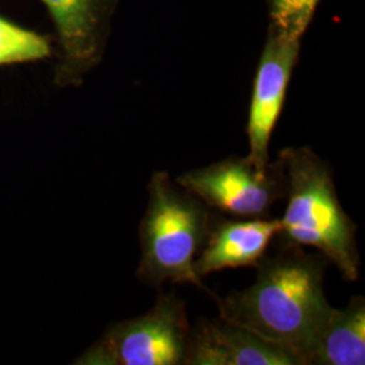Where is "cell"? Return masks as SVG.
<instances>
[{"label":"cell","instance_id":"1","mask_svg":"<svg viewBox=\"0 0 365 365\" xmlns=\"http://www.w3.org/2000/svg\"><path fill=\"white\" fill-rule=\"evenodd\" d=\"M329 261L299 247H279L255 267L250 287L217 300L220 317L280 344L309 365L315 341L333 307L324 291Z\"/></svg>","mask_w":365,"mask_h":365},{"label":"cell","instance_id":"2","mask_svg":"<svg viewBox=\"0 0 365 365\" xmlns=\"http://www.w3.org/2000/svg\"><path fill=\"white\" fill-rule=\"evenodd\" d=\"M277 158L286 173L287 197L279 247L317 249L345 280H359L357 227L341 206L329 164L309 146L284 148Z\"/></svg>","mask_w":365,"mask_h":365},{"label":"cell","instance_id":"3","mask_svg":"<svg viewBox=\"0 0 365 365\" xmlns=\"http://www.w3.org/2000/svg\"><path fill=\"white\" fill-rule=\"evenodd\" d=\"M148 194L140 226L138 277L153 287L170 282L192 284L210 294L195 272L196 257L212 223L209 207L172 182L165 170L152 175Z\"/></svg>","mask_w":365,"mask_h":365},{"label":"cell","instance_id":"4","mask_svg":"<svg viewBox=\"0 0 365 365\" xmlns=\"http://www.w3.org/2000/svg\"><path fill=\"white\" fill-rule=\"evenodd\" d=\"M187 306L160 294L149 312L111 327L78 357L86 365H180L190 334Z\"/></svg>","mask_w":365,"mask_h":365},{"label":"cell","instance_id":"5","mask_svg":"<svg viewBox=\"0 0 365 365\" xmlns=\"http://www.w3.org/2000/svg\"><path fill=\"white\" fill-rule=\"evenodd\" d=\"M175 182L209 209L233 218H267L286 195V173L279 158L259 170L248 157H229L188 170Z\"/></svg>","mask_w":365,"mask_h":365},{"label":"cell","instance_id":"6","mask_svg":"<svg viewBox=\"0 0 365 365\" xmlns=\"http://www.w3.org/2000/svg\"><path fill=\"white\" fill-rule=\"evenodd\" d=\"M300 39L271 27L261 53L249 107L248 158L259 170L269 165V144L283 111L288 84L299 58Z\"/></svg>","mask_w":365,"mask_h":365},{"label":"cell","instance_id":"7","mask_svg":"<svg viewBox=\"0 0 365 365\" xmlns=\"http://www.w3.org/2000/svg\"><path fill=\"white\" fill-rule=\"evenodd\" d=\"M57 30L61 63L57 78L76 84L101 61L117 0H41Z\"/></svg>","mask_w":365,"mask_h":365},{"label":"cell","instance_id":"8","mask_svg":"<svg viewBox=\"0 0 365 365\" xmlns=\"http://www.w3.org/2000/svg\"><path fill=\"white\" fill-rule=\"evenodd\" d=\"M184 365H303L286 346L218 317L190 329Z\"/></svg>","mask_w":365,"mask_h":365},{"label":"cell","instance_id":"9","mask_svg":"<svg viewBox=\"0 0 365 365\" xmlns=\"http://www.w3.org/2000/svg\"><path fill=\"white\" fill-rule=\"evenodd\" d=\"M276 218H233L212 221L195 260L200 279L229 268L256 267L280 232Z\"/></svg>","mask_w":365,"mask_h":365},{"label":"cell","instance_id":"10","mask_svg":"<svg viewBox=\"0 0 365 365\" xmlns=\"http://www.w3.org/2000/svg\"><path fill=\"white\" fill-rule=\"evenodd\" d=\"M309 364H365V299L352 297L345 309H334L322 327Z\"/></svg>","mask_w":365,"mask_h":365},{"label":"cell","instance_id":"11","mask_svg":"<svg viewBox=\"0 0 365 365\" xmlns=\"http://www.w3.org/2000/svg\"><path fill=\"white\" fill-rule=\"evenodd\" d=\"M51 53V43L45 37L0 16V66L38 61Z\"/></svg>","mask_w":365,"mask_h":365},{"label":"cell","instance_id":"12","mask_svg":"<svg viewBox=\"0 0 365 365\" xmlns=\"http://www.w3.org/2000/svg\"><path fill=\"white\" fill-rule=\"evenodd\" d=\"M318 3L319 0H271V27L302 38L313 19Z\"/></svg>","mask_w":365,"mask_h":365}]
</instances>
